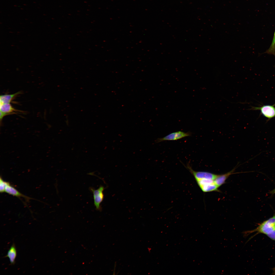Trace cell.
<instances>
[{"instance_id": "1", "label": "cell", "mask_w": 275, "mask_h": 275, "mask_svg": "<svg viewBox=\"0 0 275 275\" xmlns=\"http://www.w3.org/2000/svg\"><path fill=\"white\" fill-rule=\"evenodd\" d=\"M254 232H256L257 234H264L271 240L275 241V214L260 223L255 229L245 231L242 233L243 234L244 236H246Z\"/></svg>"}, {"instance_id": "6", "label": "cell", "mask_w": 275, "mask_h": 275, "mask_svg": "<svg viewBox=\"0 0 275 275\" xmlns=\"http://www.w3.org/2000/svg\"><path fill=\"white\" fill-rule=\"evenodd\" d=\"M235 167L231 171L225 173L218 175L217 176L214 180V182L216 185L218 187L225 183L226 179L231 175L233 173L236 169Z\"/></svg>"}, {"instance_id": "5", "label": "cell", "mask_w": 275, "mask_h": 275, "mask_svg": "<svg viewBox=\"0 0 275 275\" xmlns=\"http://www.w3.org/2000/svg\"><path fill=\"white\" fill-rule=\"evenodd\" d=\"M19 111L13 108L10 103L0 104V120L1 124L3 117L7 115L17 113Z\"/></svg>"}, {"instance_id": "10", "label": "cell", "mask_w": 275, "mask_h": 275, "mask_svg": "<svg viewBox=\"0 0 275 275\" xmlns=\"http://www.w3.org/2000/svg\"><path fill=\"white\" fill-rule=\"evenodd\" d=\"M265 53L275 56V30L271 44L269 48L266 51Z\"/></svg>"}, {"instance_id": "9", "label": "cell", "mask_w": 275, "mask_h": 275, "mask_svg": "<svg viewBox=\"0 0 275 275\" xmlns=\"http://www.w3.org/2000/svg\"><path fill=\"white\" fill-rule=\"evenodd\" d=\"M20 93V92H19L12 94H5L1 95L0 104L10 103L14 98Z\"/></svg>"}, {"instance_id": "11", "label": "cell", "mask_w": 275, "mask_h": 275, "mask_svg": "<svg viewBox=\"0 0 275 275\" xmlns=\"http://www.w3.org/2000/svg\"><path fill=\"white\" fill-rule=\"evenodd\" d=\"M7 182L4 181L3 179L1 177L0 179V191L1 193H3L5 192V187Z\"/></svg>"}, {"instance_id": "4", "label": "cell", "mask_w": 275, "mask_h": 275, "mask_svg": "<svg viewBox=\"0 0 275 275\" xmlns=\"http://www.w3.org/2000/svg\"><path fill=\"white\" fill-rule=\"evenodd\" d=\"M191 135V133L190 132H185L179 131L171 133L163 138H158L155 141L157 143L166 141L177 140L185 137L190 136Z\"/></svg>"}, {"instance_id": "8", "label": "cell", "mask_w": 275, "mask_h": 275, "mask_svg": "<svg viewBox=\"0 0 275 275\" xmlns=\"http://www.w3.org/2000/svg\"><path fill=\"white\" fill-rule=\"evenodd\" d=\"M17 255V251L15 244L13 243L8 250L7 255L5 257H8L9 260L10 265H14Z\"/></svg>"}, {"instance_id": "7", "label": "cell", "mask_w": 275, "mask_h": 275, "mask_svg": "<svg viewBox=\"0 0 275 275\" xmlns=\"http://www.w3.org/2000/svg\"><path fill=\"white\" fill-rule=\"evenodd\" d=\"M5 192L9 194L17 197H23L27 199L30 198L21 193L8 182L5 187Z\"/></svg>"}, {"instance_id": "3", "label": "cell", "mask_w": 275, "mask_h": 275, "mask_svg": "<svg viewBox=\"0 0 275 275\" xmlns=\"http://www.w3.org/2000/svg\"><path fill=\"white\" fill-rule=\"evenodd\" d=\"M104 189V187L102 185L97 189L92 187H90V189L93 195L94 204L96 210L99 211L102 210L101 204L104 198V195L103 192Z\"/></svg>"}, {"instance_id": "2", "label": "cell", "mask_w": 275, "mask_h": 275, "mask_svg": "<svg viewBox=\"0 0 275 275\" xmlns=\"http://www.w3.org/2000/svg\"><path fill=\"white\" fill-rule=\"evenodd\" d=\"M275 104L272 105H265L260 107L251 106L249 110L260 111L261 114L267 118L268 121L272 118L275 117Z\"/></svg>"}, {"instance_id": "12", "label": "cell", "mask_w": 275, "mask_h": 275, "mask_svg": "<svg viewBox=\"0 0 275 275\" xmlns=\"http://www.w3.org/2000/svg\"><path fill=\"white\" fill-rule=\"evenodd\" d=\"M269 194L272 195L275 194V188L270 191L269 193Z\"/></svg>"}]
</instances>
